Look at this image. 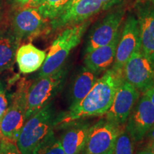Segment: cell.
Instances as JSON below:
<instances>
[{"mask_svg":"<svg viewBox=\"0 0 154 154\" xmlns=\"http://www.w3.org/2000/svg\"><path fill=\"white\" fill-rule=\"evenodd\" d=\"M125 14L126 8L121 6L96 22L88 34L85 53L110 43L121 29Z\"/></svg>","mask_w":154,"mask_h":154,"instance_id":"9","label":"cell"},{"mask_svg":"<svg viewBox=\"0 0 154 154\" xmlns=\"http://www.w3.org/2000/svg\"><path fill=\"white\" fill-rule=\"evenodd\" d=\"M5 149V154H22L19 151L17 144L14 143H5L0 142Z\"/></svg>","mask_w":154,"mask_h":154,"instance_id":"24","label":"cell"},{"mask_svg":"<svg viewBox=\"0 0 154 154\" xmlns=\"http://www.w3.org/2000/svg\"><path fill=\"white\" fill-rule=\"evenodd\" d=\"M0 154H5V149L1 143H0Z\"/></svg>","mask_w":154,"mask_h":154,"instance_id":"33","label":"cell"},{"mask_svg":"<svg viewBox=\"0 0 154 154\" xmlns=\"http://www.w3.org/2000/svg\"><path fill=\"white\" fill-rule=\"evenodd\" d=\"M124 126L107 119H103L91 126L82 154H112L114 146Z\"/></svg>","mask_w":154,"mask_h":154,"instance_id":"7","label":"cell"},{"mask_svg":"<svg viewBox=\"0 0 154 154\" xmlns=\"http://www.w3.org/2000/svg\"><path fill=\"white\" fill-rule=\"evenodd\" d=\"M11 17V31L19 41L33 39L49 29V20L42 16L35 7H16Z\"/></svg>","mask_w":154,"mask_h":154,"instance_id":"6","label":"cell"},{"mask_svg":"<svg viewBox=\"0 0 154 154\" xmlns=\"http://www.w3.org/2000/svg\"><path fill=\"white\" fill-rule=\"evenodd\" d=\"M98 79L97 75L84 67L73 81L70 91L69 109L78 104L86 96Z\"/></svg>","mask_w":154,"mask_h":154,"instance_id":"19","label":"cell"},{"mask_svg":"<svg viewBox=\"0 0 154 154\" xmlns=\"http://www.w3.org/2000/svg\"><path fill=\"white\" fill-rule=\"evenodd\" d=\"M19 43L11 29L0 32V74L13 66Z\"/></svg>","mask_w":154,"mask_h":154,"instance_id":"18","label":"cell"},{"mask_svg":"<svg viewBox=\"0 0 154 154\" xmlns=\"http://www.w3.org/2000/svg\"><path fill=\"white\" fill-rule=\"evenodd\" d=\"M139 92L130 83L124 80L116 92L110 109L105 113L106 119L121 126L127 119L140 98Z\"/></svg>","mask_w":154,"mask_h":154,"instance_id":"13","label":"cell"},{"mask_svg":"<svg viewBox=\"0 0 154 154\" xmlns=\"http://www.w3.org/2000/svg\"><path fill=\"white\" fill-rule=\"evenodd\" d=\"M140 47L139 25L134 14H129L121 29V37L117 45L114 62L111 69L123 75L125 63L134 51Z\"/></svg>","mask_w":154,"mask_h":154,"instance_id":"11","label":"cell"},{"mask_svg":"<svg viewBox=\"0 0 154 154\" xmlns=\"http://www.w3.org/2000/svg\"><path fill=\"white\" fill-rule=\"evenodd\" d=\"M154 124V106L147 96L139 98L125 124V129L134 142H140Z\"/></svg>","mask_w":154,"mask_h":154,"instance_id":"12","label":"cell"},{"mask_svg":"<svg viewBox=\"0 0 154 154\" xmlns=\"http://www.w3.org/2000/svg\"><path fill=\"white\" fill-rule=\"evenodd\" d=\"M91 23V19L65 28L50 47L45 61L40 68L38 78L50 75L63 66L71 51L80 44L83 36Z\"/></svg>","mask_w":154,"mask_h":154,"instance_id":"2","label":"cell"},{"mask_svg":"<svg viewBox=\"0 0 154 154\" xmlns=\"http://www.w3.org/2000/svg\"><path fill=\"white\" fill-rule=\"evenodd\" d=\"M32 0H7L9 5L15 7H23L29 3Z\"/></svg>","mask_w":154,"mask_h":154,"instance_id":"26","label":"cell"},{"mask_svg":"<svg viewBox=\"0 0 154 154\" xmlns=\"http://www.w3.org/2000/svg\"><path fill=\"white\" fill-rule=\"evenodd\" d=\"M145 137H146V138H147L149 141L154 140V124L153 126L150 128V130L148 131L147 134H146Z\"/></svg>","mask_w":154,"mask_h":154,"instance_id":"28","label":"cell"},{"mask_svg":"<svg viewBox=\"0 0 154 154\" xmlns=\"http://www.w3.org/2000/svg\"><path fill=\"white\" fill-rule=\"evenodd\" d=\"M3 16V0H0V22Z\"/></svg>","mask_w":154,"mask_h":154,"instance_id":"31","label":"cell"},{"mask_svg":"<svg viewBox=\"0 0 154 154\" xmlns=\"http://www.w3.org/2000/svg\"><path fill=\"white\" fill-rule=\"evenodd\" d=\"M104 4V11H106L109 9H112L116 6L124 3L126 0H101Z\"/></svg>","mask_w":154,"mask_h":154,"instance_id":"25","label":"cell"},{"mask_svg":"<svg viewBox=\"0 0 154 154\" xmlns=\"http://www.w3.org/2000/svg\"><path fill=\"white\" fill-rule=\"evenodd\" d=\"M55 116L49 103L24 122L16 144L22 154H34L36 150L53 131Z\"/></svg>","mask_w":154,"mask_h":154,"instance_id":"3","label":"cell"},{"mask_svg":"<svg viewBox=\"0 0 154 154\" xmlns=\"http://www.w3.org/2000/svg\"><path fill=\"white\" fill-rule=\"evenodd\" d=\"M136 154H153V153H152V152L151 151V150H150L149 148L146 147L145 149H142L141 151L137 152V153Z\"/></svg>","mask_w":154,"mask_h":154,"instance_id":"29","label":"cell"},{"mask_svg":"<svg viewBox=\"0 0 154 154\" xmlns=\"http://www.w3.org/2000/svg\"><path fill=\"white\" fill-rule=\"evenodd\" d=\"M31 84L32 82L25 78L19 81L11 103L0 121V142L16 143L25 122L27 94Z\"/></svg>","mask_w":154,"mask_h":154,"instance_id":"4","label":"cell"},{"mask_svg":"<svg viewBox=\"0 0 154 154\" xmlns=\"http://www.w3.org/2000/svg\"><path fill=\"white\" fill-rule=\"evenodd\" d=\"M70 2L71 0H32L25 6L35 7L50 22L60 14Z\"/></svg>","mask_w":154,"mask_h":154,"instance_id":"20","label":"cell"},{"mask_svg":"<svg viewBox=\"0 0 154 154\" xmlns=\"http://www.w3.org/2000/svg\"><path fill=\"white\" fill-rule=\"evenodd\" d=\"M103 10L104 4L101 0H71L60 14L50 21V29L56 30L82 24Z\"/></svg>","mask_w":154,"mask_h":154,"instance_id":"8","label":"cell"},{"mask_svg":"<svg viewBox=\"0 0 154 154\" xmlns=\"http://www.w3.org/2000/svg\"><path fill=\"white\" fill-rule=\"evenodd\" d=\"M124 79L144 93L154 85V66L139 47L131 55L123 69Z\"/></svg>","mask_w":154,"mask_h":154,"instance_id":"10","label":"cell"},{"mask_svg":"<svg viewBox=\"0 0 154 154\" xmlns=\"http://www.w3.org/2000/svg\"><path fill=\"white\" fill-rule=\"evenodd\" d=\"M134 141L124 128L116 141L112 154H134Z\"/></svg>","mask_w":154,"mask_h":154,"instance_id":"22","label":"cell"},{"mask_svg":"<svg viewBox=\"0 0 154 154\" xmlns=\"http://www.w3.org/2000/svg\"><path fill=\"white\" fill-rule=\"evenodd\" d=\"M68 72V69L63 66L53 74L37 78L35 82L32 83L27 94L25 121L49 104L51 99L60 91Z\"/></svg>","mask_w":154,"mask_h":154,"instance_id":"5","label":"cell"},{"mask_svg":"<svg viewBox=\"0 0 154 154\" xmlns=\"http://www.w3.org/2000/svg\"><path fill=\"white\" fill-rule=\"evenodd\" d=\"M121 34V29L110 43L86 53L84 61L86 68L98 76L112 66Z\"/></svg>","mask_w":154,"mask_h":154,"instance_id":"15","label":"cell"},{"mask_svg":"<svg viewBox=\"0 0 154 154\" xmlns=\"http://www.w3.org/2000/svg\"><path fill=\"white\" fill-rule=\"evenodd\" d=\"M66 126L59 139L63 151L65 154H80L85 146L91 124L82 121L72 123Z\"/></svg>","mask_w":154,"mask_h":154,"instance_id":"16","label":"cell"},{"mask_svg":"<svg viewBox=\"0 0 154 154\" xmlns=\"http://www.w3.org/2000/svg\"><path fill=\"white\" fill-rule=\"evenodd\" d=\"M47 54L31 43L23 44L18 48L15 61L22 74H30L41 68Z\"/></svg>","mask_w":154,"mask_h":154,"instance_id":"17","label":"cell"},{"mask_svg":"<svg viewBox=\"0 0 154 154\" xmlns=\"http://www.w3.org/2000/svg\"><path fill=\"white\" fill-rule=\"evenodd\" d=\"M34 154H65L59 139L55 137L52 131L36 150Z\"/></svg>","mask_w":154,"mask_h":154,"instance_id":"21","label":"cell"},{"mask_svg":"<svg viewBox=\"0 0 154 154\" xmlns=\"http://www.w3.org/2000/svg\"><path fill=\"white\" fill-rule=\"evenodd\" d=\"M134 8L139 25L141 51L154 66V5L137 1Z\"/></svg>","mask_w":154,"mask_h":154,"instance_id":"14","label":"cell"},{"mask_svg":"<svg viewBox=\"0 0 154 154\" xmlns=\"http://www.w3.org/2000/svg\"><path fill=\"white\" fill-rule=\"evenodd\" d=\"M138 1L141 2H146V3H150L154 5V0H138Z\"/></svg>","mask_w":154,"mask_h":154,"instance_id":"32","label":"cell"},{"mask_svg":"<svg viewBox=\"0 0 154 154\" xmlns=\"http://www.w3.org/2000/svg\"><path fill=\"white\" fill-rule=\"evenodd\" d=\"M147 148L151 150V151L154 154V140H151V141H149V143L147 144Z\"/></svg>","mask_w":154,"mask_h":154,"instance_id":"30","label":"cell"},{"mask_svg":"<svg viewBox=\"0 0 154 154\" xmlns=\"http://www.w3.org/2000/svg\"><path fill=\"white\" fill-rule=\"evenodd\" d=\"M124 80L122 74L111 68L108 69L98 78L90 91L78 104L55 118L54 127L63 128L86 117L104 115L110 109L116 92Z\"/></svg>","mask_w":154,"mask_h":154,"instance_id":"1","label":"cell"},{"mask_svg":"<svg viewBox=\"0 0 154 154\" xmlns=\"http://www.w3.org/2000/svg\"><path fill=\"white\" fill-rule=\"evenodd\" d=\"M7 106H8V101L6 97L5 93L2 88H0V121L5 114Z\"/></svg>","mask_w":154,"mask_h":154,"instance_id":"23","label":"cell"},{"mask_svg":"<svg viewBox=\"0 0 154 154\" xmlns=\"http://www.w3.org/2000/svg\"><path fill=\"white\" fill-rule=\"evenodd\" d=\"M144 94H145L146 96H147V97L149 98L150 101H151V103H153V105L154 106V85L152 86L150 88H149L147 91L144 92Z\"/></svg>","mask_w":154,"mask_h":154,"instance_id":"27","label":"cell"}]
</instances>
